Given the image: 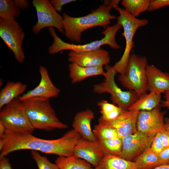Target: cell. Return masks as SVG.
<instances>
[{"instance_id": "1", "label": "cell", "mask_w": 169, "mask_h": 169, "mask_svg": "<svg viewBox=\"0 0 169 169\" xmlns=\"http://www.w3.org/2000/svg\"><path fill=\"white\" fill-rule=\"evenodd\" d=\"M81 137L74 129L68 131L61 137L54 140L42 139L31 134L6 130L4 136L0 138L3 144L0 151V159L13 151L25 150L59 156H70L74 155L75 147Z\"/></svg>"}, {"instance_id": "2", "label": "cell", "mask_w": 169, "mask_h": 169, "mask_svg": "<svg viewBox=\"0 0 169 169\" xmlns=\"http://www.w3.org/2000/svg\"><path fill=\"white\" fill-rule=\"evenodd\" d=\"M104 2L103 4L85 16L73 17L63 13V24L66 37L72 41L80 43L82 33L85 30L95 27L108 26L110 20L116 17L110 14L113 7L110 0Z\"/></svg>"}, {"instance_id": "3", "label": "cell", "mask_w": 169, "mask_h": 169, "mask_svg": "<svg viewBox=\"0 0 169 169\" xmlns=\"http://www.w3.org/2000/svg\"><path fill=\"white\" fill-rule=\"evenodd\" d=\"M22 101L28 118L34 129L49 131L67 128V125L58 118L49 99L36 97Z\"/></svg>"}, {"instance_id": "4", "label": "cell", "mask_w": 169, "mask_h": 169, "mask_svg": "<svg viewBox=\"0 0 169 169\" xmlns=\"http://www.w3.org/2000/svg\"><path fill=\"white\" fill-rule=\"evenodd\" d=\"M122 28L121 25L117 23L113 26H108L102 32L104 37L100 40L80 45L64 42L57 35L54 28L50 27L49 30L53 38V42L48 49V53L53 55L63 50H70L80 53L95 50L105 44L109 45L112 49H119L121 47L116 42L115 37L117 32Z\"/></svg>"}, {"instance_id": "5", "label": "cell", "mask_w": 169, "mask_h": 169, "mask_svg": "<svg viewBox=\"0 0 169 169\" xmlns=\"http://www.w3.org/2000/svg\"><path fill=\"white\" fill-rule=\"evenodd\" d=\"M148 65L145 56L130 54L125 71L118 76V80L123 87L135 91L140 97L147 91L146 69Z\"/></svg>"}, {"instance_id": "6", "label": "cell", "mask_w": 169, "mask_h": 169, "mask_svg": "<svg viewBox=\"0 0 169 169\" xmlns=\"http://www.w3.org/2000/svg\"><path fill=\"white\" fill-rule=\"evenodd\" d=\"M114 8L120 14L116 18L117 23L121 25L123 28L124 32L122 35L125 38V46L121 58L113 67L116 73L122 75L125 71L131 52L134 46V35L139 28L148 24V21L146 19H138L134 17L118 5L115 6Z\"/></svg>"}, {"instance_id": "7", "label": "cell", "mask_w": 169, "mask_h": 169, "mask_svg": "<svg viewBox=\"0 0 169 169\" xmlns=\"http://www.w3.org/2000/svg\"><path fill=\"white\" fill-rule=\"evenodd\" d=\"M106 74L102 83L94 85L93 91L101 94L108 93L110 99L115 105L125 110L128 109L138 99L139 97L133 90L124 91L116 84L115 80L116 71L113 66L105 65Z\"/></svg>"}, {"instance_id": "8", "label": "cell", "mask_w": 169, "mask_h": 169, "mask_svg": "<svg viewBox=\"0 0 169 169\" xmlns=\"http://www.w3.org/2000/svg\"><path fill=\"white\" fill-rule=\"evenodd\" d=\"M0 122L6 130L32 134L34 129L26 113L23 102L18 98L0 109Z\"/></svg>"}, {"instance_id": "9", "label": "cell", "mask_w": 169, "mask_h": 169, "mask_svg": "<svg viewBox=\"0 0 169 169\" xmlns=\"http://www.w3.org/2000/svg\"><path fill=\"white\" fill-rule=\"evenodd\" d=\"M25 36L22 27L15 19L0 18V37L20 63L23 62L25 58L22 48Z\"/></svg>"}, {"instance_id": "10", "label": "cell", "mask_w": 169, "mask_h": 169, "mask_svg": "<svg viewBox=\"0 0 169 169\" xmlns=\"http://www.w3.org/2000/svg\"><path fill=\"white\" fill-rule=\"evenodd\" d=\"M37 17V22L32 28L35 34L43 29L54 27L60 32L64 33L63 24V17L54 9L48 0H33L32 2Z\"/></svg>"}, {"instance_id": "11", "label": "cell", "mask_w": 169, "mask_h": 169, "mask_svg": "<svg viewBox=\"0 0 169 169\" xmlns=\"http://www.w3.org/2000/svg\"><path fill=\"white\" fill-rule=\"evenodd\" d=\"M155 136H149L137 131L134 134L124 137L122 138V149L120 157L133 161L150 146Z\"/></svg>"}, {"instance_id": "12", "label": "cell", "mask_w": 169, "mask_h": 169, "mask_svg": "<svg viewBox=\"0 0 169 169\" xmlns=\"http://www.w3.org/2000/svg\"><path fill=\"white\" fill-rule=\"evenodd\" d=\"M160 104L149 111H140L137 118V131L149 136H155L163 130L165 112L161 111Z\"/></svg>"}, {"instance_id": "13", "label": "cell", "mask_w": 169, "mask_h": 169, "mask_svg": "<svg viewBox=\"0 0 169 169\" xmlns=\"http://www.w3.org/2000/svg\"><path fill=\"white\" fill-rule=\"evenodd\" d=\"M68 56L69 62L83 67L103 66L108 65L110 62L109 53L101 48L80 53L70 51Z\"/></svg>"}, {"instance_id": "14", "label": "cell", "mask_w": 169, "mask_h": 169, "mask_svg": "<svg viewBox=\"0 0 169 169\" xmlns=\"http://www.w3.org/2000/svg\"><path fill=\"white\" fill-rule=\"evenodd\" d=\"M40 79L38 85L33 90L20 96L21 101L32 98L39 97L49 99L57 97L60 91L52 81L47 69L44 66L39 67Z\"/></svg>"}, {"instance_id": "15", "label": "cell", "mask_w": 169, "mask_h": 169, "mask_svg": "<svg viewBox=\"0 0 169 169\" xmlns=\"http://www.w3.org/2000/svg\"><path fill=\"white\" fill-rule=\"evenodd\" d=\"M74 155L86 161L95 167L105 154L97 140L89 141L81 137L75 147Z\"/></svg>"}, {"instance_id": "16", "label": "cell", "mask_w": 169, "mask_h": 169, "mask_svg": "<svg viewBox=\"0 0 169 169\" xmlns=\"http://www.w3.org/2000/svg\"><path fill=\"white\" fill-rule=\"evenodd\" d=\"M140 111L125 110L115 119L110 121H105L99 119V123L115 130L120 137H124L136 133L137 118Z\"/></svg>"}, {"instance_id": "17", "label": "cell", "mask_w": 169, "mask_h": 169, "mask_svg": "<svg viewBox=\"0 0 169 169\" xmlns=\"http://www.w3.org/2000/svg\"><path fill=\"white\" fill-rule=\"evenodd\" d=\"M146 72L148 91L161 94L169 91V73L152 64L147 65Z\"/></svg>"}, {"instance_id": "18", "label": "cell", "mask_w": 169, "mask_h": 169, "mask_svg": "<svg viewBox=\"0 0 169 169\" xmlns=\"http://www.w3.org/2000/svg\"><path fill=\"white\" fill-rule=\"evenodd\" d=\"M95 117L93 111L89 109L79 112L75 115L72 125L81 138L89 141L96 140L91 127V122Z\"/></svg>"}, {"instance_id": "19", "label": "cell", "mask_w": 169, "mask_h": 169, "mask_svg": "<svg viewBox=\"0 0 169 169\" xmlns=\"http://www.w3.org/2000/svg\"><path fill=\"white\" fill-rule=\"evenodd\" d=\"M69 77L72 84L80 82L85 79L94 76L106 74L102 66L87 67L71 63L69 66Z\"/></svg>"}, {"instance_id": "20", "label": "cell", "mask_w": 169, "mask_h": 169, "mask_svg": "<svg viewBox=\"0 0 169 169\" xmlns=\"http://www.w3.org/2000/svg\"><path fill=\"white\" fill-rule=\"evenodd\" d=\"M27 88L26 84L20 82H7L0 92V109L14 100L18 98Z\"/></svg>"}, {"instance_id": "21", "label": "cell", "mask_w": 169, "mask_h": 169, "mask_svg": "<svg viewBox=\"0 0 169 169\" xmlns=\"http://www.w3.org/2000/svg\"><path fill=\"white\" fill-rule=\"evenodd\" d=\"M161 95L154 92L146 93L139 97L138 99L127 110L141 111H149L154 109L160 104Z\"/></svg>"}, {"instance_id": "22", "label": "cell", "mask_w": 169, "mask_h": 169, "mask_svg": "<svg viewBox=\"0 0 169 169\" xmlns=\"http://www.w3.org/2000/svg\"><path fill=\"white\" fill-rule=\"evenodd\" d=\"M94 169H137L134 161L125 159L119 156L105 155Z\"/></svg>"}, {"instance_id": "23", "label": "cell", "mask_w": 169, "mask_h": 169, "mask_svg": "<svg viewBox=\"0 0 169 169\" xmlns=\"http://www.w3.org/2000/svg\"><path fill=\"white\" fill-rule=\"evenodd\" d=\"M55 163L59 169H94L86 161L74 155L69 156H59Z\"/></svg>"}, {"instance_id": "24", "label": "cell", "mask_w": 169, "mask_h": 169, "mask_svg": "<svg viewBox=\"0 0 169 169\" xmlns=\"http://www.w3.org/2000/svg\"><path fill=\"white\" fill-rule=\"evenodd\" d=\"M137 169H153L161 165L158 155L150 146L147 148L134 160Z\"/></svg>"}, {"instance_id": "25", "label": "cell", "mask_w": 169, "mask_h": 169, "mask_svg": "<svg viewBox=\"0 0 169 169\" xmlns=\"http://www.w3.org/2000/svg\"><path fill=\"white\" fill-rule=\"evenodd\" d=\"M97 105L100 108L101 114L99 119L105 121H110L115 119L125 110L105 100L99 101Z\"/></svg>"}, {"instance_id": "26", "label": "cell", "mask_w": 169, "mask_h": 169, "mask_svg": "<svg viewBox=\"0 0 169 169\" xmlns=\"http://www.w3.org/2000/svg\"><path fill=\"white\" fill-rule=\"evenodd\" d=\"M151 0H123L124 9L134 17L148 10Z\"/></svg>"}, {"instance_id": "27", "label": "cell", "mask_w": 169, "mask_h": 169, "mask_svg": "<svg viewBox=\"0 0 169 169\" xmlns=\"http://www.w3.org/2000/svg\"><path fill=\"white\" fill-rule=\"evenodd\" d=\"M97 140L102 148L105 155L120 156L122 149V138L118 137Z\"/></svg>"}, {"instance_id": "28", "label": "cell", "mask_w": 169, "mask_h": 169, "mask_svg": "<svg viewBox=\"0 0 169 169\" xmlns=\"http://www.w3.org/2000/svg\"><path fill=\"white\" fill-rule=\"evenodd\" d=\"M21 9L15 5L13 0H0V18L12 19L18 17Z\"/></svg>"}, {"instance_id": "29", "label": "cell", "mask_w": 169, "mask_h": 169, "mask_svg": "<svg viewBox=\"0 0 169 169\" xmlns=\"http://www.w3.org/2000/svg\"><path fill=\"white\" fill-rule=\"evenodd\" d=\"M93 131L97 140H104L120 137L118 132L115 130L100 123L95 126Z\"/></svg>"}, {"instance_id": "30", "label": "cell", "mask_w": 169, "mask_h": 169, "mask_svg": "<svg viewBox=\"0 0 169 169\" xmlns=\"http://www.w3.org/2000/svg\"><path fill=\"white\" fill-rule=\"evenodd\" d=\"M31 155L38 169H59L55 163H51L46 157L41 155L37 151H31Z\"/></svg>"}, {"instance_id": "31", "label": "cell", "mask_w": 169, "mask_h": 169, "mask_svg": "<svg viewBox=\"0 0 169 169\" xmlns=\"http://www.w3.org/2000/svg\"><path fill=\"white\" fill-rule=\"evenodd\" d=\"M150 147L152 151L158 155L165 148L160 139L158 133L155 136Z\"/></svg>"}, {"instance_id": "32", "label": "cell", "mask_w": 169, "mask_h": 169, "mask_svg": "<svg viewBox=\"0 0 169 169\" xmlns=\"http://www.w3.org/2000/svg\"><path fill=\"white\" fill-rule=\"evenodd\" d=\"M168 6H169V0H151L148 11H153Z\"/></svg>"}, {"instance_id": "33", "label": "cell", "mask_w": 169, "mask_h": 169, "mask_svg": "<svg viewBox=\"0 0 169 169\" xmlns=\"http://www.w3.org/2000/svg\"><path fill=\"white\" fill-rule=\"evenodd\" d=\"M76 1L75 0H51L49 2L57 12H61L63 5Z\"/></svg>"}, {"instance_id": "34", "label": "cell", "mask_w": 169, "mask_h": 169, "mask_svg": "<svg viewBox=\"0 0 169 169\" xmlns=\"http://www.w3.org/2000/svg\"><path fill=\"white\" fill-rule=\"evenodd\" d=\"M158 133L160 139L165 148L169 147V132L163 130Z\"/></svg>"}, {"instance_id": "35", "label": "cell", "mask_w": 169, "mask_h": 169, "mask_svg": "<svg viewBox=\"0 0 169 169\" xmlns=\"http://www.w3.org/2000/svg\"><path fill=\"white\" fill-rule=\"evenodd\" d=\"M158 156L161 165H169V147L165 148Z\"/></svg>"}, {"instance_id": "36", "label": "cell", "mask_w": 169, "mask_h": 169, "mask_svg": "<svg viewBox=\"0 0 169 169\" xmlns=\"http://www.w3.org/2000/svg\"><path fill=\"white\" fill-rule=\"evenodd\" d=\"M15 6L18 8L26 9L29 6V2L25 0H13Z\"/></svg>"}, {"instance_id": "37", "label": "cell", "mask_w": 169, "mask_h": 169, "mask_svg": "<svg viewBox=\"0 0 169 169\" xmlns=\"http://www.w3.org/2000/svg\"><path fill=\"white\" fill-rule=\"evenodd\" d=\"M0 169H12L9 161L6 157L0 159Z\"/></svg>"}, {"instance_id": "38", "label": "cell", "mask_w": 169, "mask_h": 169, "mask_svg": "<svg viewBox=\"0 0 169 169\" xmlns=\"http://www.w3.org/2000/svg\"><path fill=\"white\" fill-rule=\"evenodd\" d=\"M165 100L161 101L160 103L161 107H169V91L165 93Z\"/></svg>"}, {"instance_id": "39", "label": "cell", "mask_w": 169, "mask_h": 169, "mask_svg": "<svg viewBox=\"0 0 169 169\" xmlns=\"http://www.w3.org/2000/svg\"><path fill=\"white\" fill-rule=\"evenodd\" d=\"M6 129L4 125L0 122V138H2L4 135Z\"/></svg>"}, {"instance_id": "40", "label": "cell", "mask_w": 169, "mask_h": 169, "mask_svg": "<svg viewBox=\"0 0 169 169\" xmlns=\"http://www.w3.org/2000/svg\"><path fill=\"white\" fill-rule=\"evenodd\" d=\"M164 130L169 132V118H166L165 119Z\"/></svg>"}, {"instance_id": "41", "label": "cell", "mask_w": 169, "mask_h": 169, "mask_svg": "<svg viewBox=\"0 0 169 169\" xmlns=\"http://www.w3.org/2000/svg\"><path fill=\"white\" fill-rule=\"evenodd\" d=\"M153 169H169V165H161Z\"/></svg>"}]
</instances>
